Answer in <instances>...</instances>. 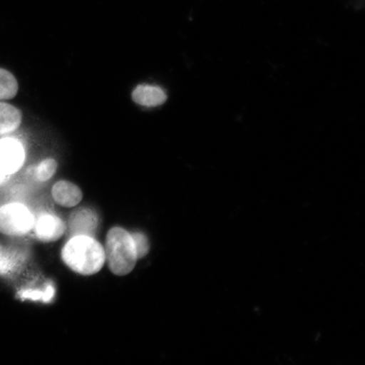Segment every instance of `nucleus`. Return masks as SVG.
I'll return each instance as SVG.
<instances>
[{"label":"nucleus","mask_w":365,"mask_h":365,"mask_svg":"<svg viewBox=\"0 0 365 365\" xmlns=\"http://www.w3.org/2000/svg\"><path fill=\"white\" fill-rule=\"evenodd\" d=\"M62 259L73 272L91 276L101 271L106 255L103 246L93 236L79 235L63 246Z\"/></svg>","instance_id":"obj_1"},{"label":"nucleus","mask_w":365,"mask_h":365,"mask_svg":"<svg viewBox=\"0 0 365 365\" xmlns=\"http://www.w3.org/2000/svg\"><path fill=\"white\" fill-rule=\"evenodd\" d=\"M104 250L113 274L125 276L134 270L138 257L133 237L124 228L115 227L109 230Z\"/></svg>","instance_id":"obj_2"},{"label":"nucleus","mask_w":365,"mask_h":365,"mask_svg":"<svg viewBox=\"0 0 365 365\" xmlns=\"http://www.w3.org/2000/svg\"><path fill=\"white\" fill-rule=\"evenodd\" d=\"M35 217L26 205L11 202L0 207V234L24 236L34 230Z\"/></svg>","instance_id":"obj_3"},{"label":"nucleus","mask_w":365,"mask_h":365,"mask_svg":"<svg viewBox=\"0 0 365 365\" xmlns=\"http://www.w3.org/2000/svg\"><path fill=\"white\" fill-rule=\"evenodd\" d=\"M25 153L19 141L13 138L0 140V173L7 178L20 170Z\"/></svg>","instance_id":"obj_4"},{"label":"nucleus","mask_w":365,"mask_h":365,"mask_svg":"<svg viewBox=\"0 0 365 365\" xmlns=\"http://www.w3.org/2000/svg\"><path fill=\"white\" fill-rule=\"evenodd\" d=\"M34 230L40 241L51 243L61 238L66 231V225L58 217L44 212L35 217Z\"/></svg>","instance_id":"obj_5"},{"label":"nucleus","mask_w":365,"mask_h":365,"mask_svg":"<svg viewBox=\"0 0 365 365\" xmlns=\"http://www.w3.org/2000/svg\"><path fill=\"white\" fill-rule=\"evenodd\" d=\"M132 99L140 106L155 108L165 103L168 96L165 91L159 86L140 84L132 93Z\"/></svg>","instance_id":"obj_6"},{"label":"nucleus","mask_w":365,"mask_h":365,"mask_svg":"<svg viewBox=\"0 0 365 365\" xmlns=\"http://www.w3.org/2000/svg\"><path fill=\"white\" fill-rule=\"evenodd\" d=\"M98 225V217L90 209H80L72 213L68 225L73 236H93Z\"/></svg>","instance_id":"obj_7"},{"label":"nucleus","mask_w":365,"mask_h":365,"mask_svg":"<svg viewBox=\"0 0 365 365\" xmlns=\"http://www.w3.org/2000/svg\"><path fill=\"white\" fill-rule=\"evenodd\" d=\"M53 200L65 207H73L82 200V192L78 186L68 181H58L52 190Z\"/></svg>","instance_id":"obj_8"},{"label":"nucleus","mask_w":365,"mask_h":365,"mask_svg":"<svg viewBox=\"0 0 365 365\" xmlns=\"http://www.w3.org/2000/svg\"><path fill=\"white\" fill-rule=\"evenodd\" d=\"M21 112L11 104L0 103V135L12 133L21 123Z\"/></svg>","instance_id":"obj_9"},{"label":"nucleus","mask_w":365,"mask_h":365,"mask_svg":"<svg viewBox=\"0 0 365 365\" xmlns=\"http://www.w3.org/2000/svg\"><path fill=\"white\" fill-rule=\"evenodd\" d=\"M18 91V82L10 71L0 68V101L12 99Z\"/></svg>","instance_id":"obj_10"},{"label":"nucleus","mask_w":365,"mask_h":365,"mask_svg":"<svg viewBox=\"0 0 365 365\" xmlns=\"http://www.w3.org/2000/svg\"><path fill=\"white\" fill-rule=\"evenodd\" d=\"M21 262V255L11 249L0 245V275L11 273Z\"/></svg>","instance_id":"obj_11"},{"label":"nucleus","mask_w":365,"mask_h":365,"mask_svg":"<svg viewBox=\"0 0 365 365\" xmlns=\"http://www.w3.org/2000/svg\"><path fill=\"white\" fill-rule=\"evenodd\" d=\"M54 294H56V290L53 286L49 285L43 289H26L20 290L18 292L17 297L22 300H39L44 303H48L53 298Z\"/></svg>","instance_id":"obj_12"},{"label":"nucleus","mask_w":365,"mask_h":365,"mask_svg":"<svg viewBox=\"0 0 365 365\" xmlns=\"http://www.w3.org/2000/svg\"><path fill=\"white\" fill-rule=\"evenodd\" d=\"M58 164L56 160L47 158L43 160L36 168L35 177L40 182H46L51 179L56 173Z\"/></svg>","instance_id":"obj_13"},{"label":"nucleus","mask_w":365,"mask_h":365,"mask_svg":"<svg viewBox=\"0 0 365 365\" xmlns=\"http://www.w3.org/2000/svg\"><path fill=\"white\" fill-rule=\"evenodd\" d=\"M131 235L133 237L135 242L137 257H138V259L145 257L148 254L150 250L147 236L141 234V232H134Z\"/></svg>","instance_id":"obj_14"}]
</instances>
